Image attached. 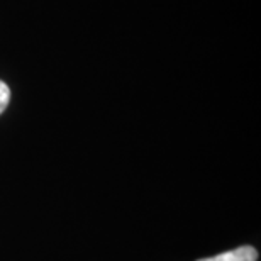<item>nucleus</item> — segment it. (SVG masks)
Returning <instances> with one entry per match:
<instances>
[{"instance_id": "nucleus-2", "label": "nucleus", "mask_w": 261, "mask_h": 261, "mask_svg": "<svg viewBox=\"0 0 261 261\" xmlns=\"http://www.w3.org/2000/svg\"><path fill=\"white\" fill-rule=\"evenodd\" d=\"M9 100H10V90H9V87L0 80V114L9 106Z\"/></svg>"}, {"instance_id": "nucleus-1", "label": "nucleus", "mask_w": 261, "mask_h": 261, "mask_svg": "<svg viewBox=\"0 0 261 261\" xmlns=\"http://www.w3.org/2000/svg\"><path fill=\"white\" fill-rule=\"evenodd\" d=\"M258 251L253 246H239L232 251H226L211 258H202L197 261H256Z\"/></svg>"}]
</instances>
